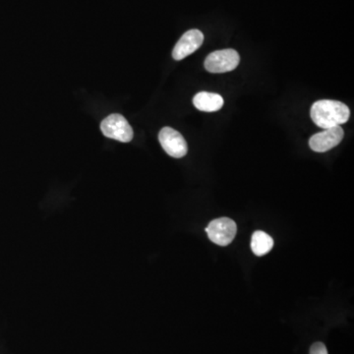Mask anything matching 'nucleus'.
I'll return each instance as SVG.
<instances>
[{"mask_svg": "<svg viewBox=\"0 0 354 354\" xmlns=\"http://www.w3.org/2000/svg\"><path fill=\"white\" fill-rule=\"evenodd\" d=\"M223 104L225 102H223V97L218 94H214V93L200 92L193 99V104L195 108L201 111H206V113L220 111L223 108Z\"/></svg>", "mask_w": 354, "mask_h": 354, "instance_id": "6e6552de", "label": "nucleus"}, {"mask_svg": "<svg viewBox=\"0 0 354 354\" xmlns=\"http://www.w3.org/2000/svg\"><path fill=\"white\" fill-rule=\"evenodd\" d=\"M274 247V241L269 234L257 230L254 232L252 239H251V249L256 256H264L270 252Z\"/></svg>", "mask_w": 354, "mask_h": 354, "instance_id": "1a4fd4ad", "label": "nucleus"}, {"mask_svg": "<svg viewBox=\"0 0 354 354\" xmlns=\"http://www.w3.org/2000/svg\"><path fill=\"white\" fill-rule=\"evenodd\" d=\"M158 141L167 155L172 158H180L186 156L188 152V146L185 139L174 128L165 127L158 134Z\"/></svg>", "mask_w": 354, "mask_h": 354, "instance_id": "39448f33", "label": "nucleus"}, {"mask_svg": "<svg viewBox=\"0 0 354 354\" xmlns=\"http://www.w3.org/2000/svg\"><path fill=\"white\" fill-rule=\"evenodd\" d=\"M310 354H329L327 348L323 342H315L313 346L310 348Z\"/></svg>", "mask_w": 354, "mask_h": 354, "instance_id": "9d476101", "label": "nucleus"}, {"mask_svg": "<svg viewBox=\"0 0 354 354\" xmlns=\"http://www.w3.org/2000/svg\"><path fill=\"white\" fill-rule=\"evenodd\" d=\"M206 232L209 239L216 245L227 246L236 235V223L228 218H216L209 223Z\"/></svg>", "mask_w": 354, "mask_h": 354, "instance_id": "20e7f679", "label": "nucleus"}, {"mask_svg": "<svg viewBox=\"0 0 354 354\" xmlns=\"http://www.w3.org/2000/svg\"><path fill=\"white\" fill-rule=\"evenodd\" d=\"M203 41L204 35L199 30L193 29L186 32L174 46L172 57L176 60H183L195 53L202 46Z\"/></svg>", "mask_w": 354, "mask_h": 354, "instance_id": "0eeeda50", "label": "nucleus"}, {"mask_svg": "<svg viewBox=\"0 0 354 354\" xmlns=\"http://www.w3.org/2000/svg\"><path fill=\"white\" fill-rule=\"evenodd\" d=\"M101 130L104 136L122 143L132 141L134 137V132L127 118L118 113L111 114L104 118L101 123Z\"/></svg>", "mask_w": 354, "mask_h": 354, "instance_id": "f03ea898", "label": "nucleus"}, {"mask_svg": "<svg viewBox=\"0 0 354 354\" xmlns=\"http://www.w3.org/2000/svg\"><path fill=\"white\" fill-rule=\"evenodd\" d=\"M241 57L236 50L228 48L209 53L205 60V68L211 73H225L239 66Z\"/></svg>", "mask_w": 354, "mask_h": 354, "instance_id": "7ed1b4c3", "label": "nucleus"}, {"mask_svg": "<svg viewBox=\"0 0 354 354\" xmlns=\"http://www.w3.org/2000/svg\"><path fill=\"white\" fill-rule=\"evenodd\" d=\"M312 120L317 127L328 129L335 127H341L348 122L351 111L346 104L339 101L322 100L314 102L310 111Z\"/></svg>", "mask_w": 354, "mask_h": 354, "instance_id": "f257e3e1", "label": "nucleus"}, {"mask_svg": "<svg viewBox=\"0 0 354 354\" xmlns=\"http://www.w3.org/2000/svg\"><path fill=\"white\" fill-rule=\"evenodd\" d=\"M344 132L341 127L324 129L309 140V146L314 152L325 153L339 145L344 139Z\"/></svg>", "mask_w": 354, "mask_h": 354, "instance_id": "423d86ee", "label": "nucleus"}]
</instances>
